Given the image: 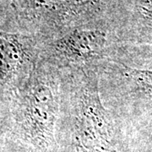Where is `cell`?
Listing matches in <instances>:
<instances>
[{
	"instance_id": "2",
	"label": "cell",
	"mask_w": 152,
	"mask_h": 152,
	"mask_svg": "<svg viewBox=\"0 0 152 152\" xmlns=\"http://www.w3.org/2000/svg\"><path fill=\"white\" fill-rule=\"evenodd\" d=\"M31 45L26 36L0 31V96H10L28 78Z\"/></svg>"
},
{
	"instance_id": "4",
	"label": "cell",
	"mask_w": 152,
	"mask_h": 152,
	"mask_svg": "<svg viewBox=\"0 0 152 152\" xmlns=\"http://www.w3.org/2000/svg\"><path fill=\"white\" fill-rule=\"evenodd\" d=\"M106 42V36L100 31L76 30L58 40L56 49L71 59H86L98 54Z\"/></svg>"
},
{
	"instance_id": "8",
	"label": "cell",
	"mask_w": 152,
	"mask_h": 152,
	"mask_svg": "<svg viewBox=\"0 0 152 152\" xmlns=\"http://www.w3.org/2000/svg\"><path fill=\"white\" fill-rule=\"evenodd\" d=\"M139 8L142 15L152 21V0H142Z\"/></svg>"
},
{
	"instance_id": "6",
	"label": "cell",
	"mask_w": 152,
	"mask_h": 152,
	"mask_svg": "<svg viewBox=\"0 0 152 152\" xmlns=\"http://www.w3.org/2000/svg\"><path fill=\"white\" fill-rule=\"evenodd\" d=\"M107 0H63L58 17L74 19L96 11Z\"/></svg>"
},
{
	"instance_id": "5",
	"label": "cell",
	"mask_w": 152,
	"mask_h": 152,
	"mask_svg": "<svg viewBox=\"0 0 152 152\" xmlns=\"http://www.w3.org/2000/svg\"><path fill=\"white\" fill-rule=\"evenodd\" d=\"M63 0H11L17 18L22 21H40L58 17Z\"/></svg>"
},
{
	"instance_id": "3",
	"label": "cell",
	"mask_w": 152,
	"mask_h": 152,
	"mask_svg": "<svg viewBox=\"0 0 152 152\" xmlns=\"http://www.w3.org/2000/svg\"><path fill=\"white\" fill-rule=\"evenodd\" d=\"M80 118L82 138L94 140L97 145H107L110 138L108 118L100 101L96 85L94 83L87 84L82 91Z\"/></svg>"
},
{
	"instance_id": "7",
	"label": "cell",
	"mask_w": 152,
	"mask_h": 152,
	"mask_svg": "<svg viewBox=\"0 0 152 152\" xmlns=\"http://www.w3.org/2000/svg\"><path fill=\"white\" fill-rule=\"evenodd\" d=\"M129 74L145 90L152 91V71L132 69Z\"/></svg>"
},
{
	"instance_id": "1",
	"label": "cell",
	"mask_w": 152,
	"mask_h": 152,
	"mask_svg": "<svg viewBox=\"0 0 152 152\" xmlns=\"http://www.w3.org/2000/svg\"><path fill=\"white\" fill-rule=\"evenodd\" d=\"M10 96L17 134L36 146L50 145L57 117V101L51 87L31 75Z\"/></svg>"
},
{
	"instance_id": "9",
	"label": "cell",
	"mask_w": 152,
	"mask_h": 152,
	"mask_svg": "<svg viewBox=\"0 0 152 152\" xmlns=\"http://www.w3.org/2000/svg\"><path fill=\"white\" fill-rule=\"evenodd\" d=\"M1 120H2V119H1V118H0V124H1V122H2V121H1Z\"/></svg>"
}]
</instances>
